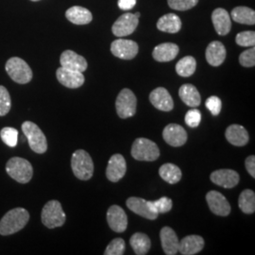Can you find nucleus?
<instances>
[{"label": "nucleus", "instance_id": "obj_7", "mask_svg": "<svg viewBox=\"0 0 255 255\" xmlns=\"http://www.w3.org/2000/svg\"><path fill=\"white\" fill-rule=\"evenodd\" d=\"M131 155L137 161L153 162L159 158L160 149L153 141L141 137L133 142Z\"/></svg>", "mask_w": 255, "mask_h": 255}, {"label": "nucleus", "instance_id": "obj_32", "mask_svg": "<svg viewBox=\"0 0 255 255\" xmlns=\"http://www.w3.org/2000/svg\"><path fill=\"white\" fill-rule=\"evenodd\" d=\"M197 68L196 59L192 56H186L181 59L176 64V72L179 76L187 78L195 73Z\"/></svg>", "mask_w": 255, "mask_h": 255}, {"label": "nucleus", "instance_id": "obj_35", "mask_svg": "<svg viewBox=\"0 0 255 255\" xmlns=\"http://www.w3.org/2000/svg\"><path fill=\"white\" fill-rule=\"evenodd\" d=\"M0 137L2 141L10 147H14L17 145L18 130L14 128L5 127L0 130Z\"/></svg>", "mask_w": 255, "mask_h": 255}, {"label": "nucleus", "instance_id": "obj_44", "mask_svg": "<svg viewBox=\"0 0 255 255\" xmlns=\"http://www.w3.org/2000/svg\"><path fill=\"white\" fill-rule=\"evenodd\" d=\"M119 9L123 10H128L133 9V7L136 4V0H119Z\"/></svg>", "mask_w": 255, "mask_h": 255}, {"label": "nucleus", "instance_id": "obj_22", "mask_svg": "<svg viewBox=\"0 0 255 255\" xmlns=\"http://www.w3.org/2000/svg\"><path fill=\"white\" fill-rule=\"evenodd\" d=\"M212 21H213L214 27L216 28V31L219 35L224 36V35H227L230 32L232 23H231V17L229 15V12L226 9L222 8L215 9L212 13Z\"/></svg>", "mask_w": 255, "mask_h": 255}, {"label": "nucleus", "instance_id": "obj_15", "mask_svg": "<svg viewBox=\"0 0 255 255\" xmlns=\"http://www.w3.org/2000/svg\"><path fill=\"white\" fill-rule=\"evenodd\" d=\"M211 181L223 188H234L239 182V175L233 169H219L210 176Z\"/></svg>", "mask_w": 255, "mask_h": 255}, {"label": "nucleus", "instance_id": "obj_38", "mask_svg": "<svg viewBox=\"0 0 255 255\" xmlns=\"http://www.w3.org/2000/svg\"><path fill=\"white\" fill-rule=\"evenodd\" d=\"M236 42L237 45L240 46H255V32L249 30L243 31L237 34L236 37Z\"/></svg>", "mask_w": 255, "mask_h": 255}, {"label": "nucleus", "instance_id": "obj_9", "mask_svg": "<svg viewBox=\"0 0 255 255\" xmlns=\"http://www.w3.org/2000/svg\"><path fill=\"white\" fill-rule=\"evenodd\" d=\"M140 17V13H124L121 15L113 25L112 30L113 33L117 37H125L130 35L134 32L138 26V19Z\"/></svg>", "mask_w": 255, "mask_h": 255}, {"label": "nucleus", "instance_id": "obj_18", "mask_svg": "<svg viewBox=\"0 0 255 255\" xmlns=\"http://www.w3.org/2000/svg\"><path fill=\"white\" fill-rule=\"evenodd\" d=\"M149 101L156 109L170 112L174 108V101L168 91L164 87H158L150 93Z\"/></svg>", "mask_w": 255, "mask_h": 255}, {"label": "nucleus", "instance_id": "obj_4", "mask_svg": "<svg viewBox=\"0 0 255 255\" xmlns=\"http://www.w3.org/2000/svg\"><path fill=\"white\" fill-rule=\"evenodd\" d=\"M6 71L13 82L19 84H27L32 80V70L29 65L21 58L12 57L6 63Z\"/></svg>", "mask_w": 255, "mask_h": 255}, {"label": "nucleus", "instance_id": "obj_25", "mask_svg": "<svg viewBox=\"0 0 255 255\" xmlns=\"http://www.w3.org/2000/svg\"><path fill=\"white\" fill-rule=\"evenodd\" d=\"M225 136L230 144L237 146H245L250 139L246 128L237 124L231 125L227 128Z\"/></svg>", "mask_w": 255, "mask_h": 255}, {"label": "nucleus", "instance_id": "obj_43", "mask_svg": "<svg viewBox=\"0 0 255 255\" xmlns=\"http://www.w3.org/2000/svg\"><path fill=\"white\" fill-rule=\"evenodd\" d=\"M247 170L249 174L255 179V157L254 155L249 156L245 161Z\"/></svg>", "mask_w": 255, "mask_h": 255}, {"label": "nucleus", "instance_id": "obj_42", "mask_svg": "<svg viewBox=\"0 0 255 255\" xmlns=\"http://www.w3.org/2000/svg\"><path fill=\"white\" fill-rule=\"evenodd\" d=\"M205 106L207 109L209 110L213 116H219L221 112L222 102L218 97L212 96L205 101Z\"/></svg>", "mask_w": 255, "mask_h": 255}, {"label": "nucleus", "instance_id": "obj_6", "mask_svg": "<svg viewBox=\"0 0 255 255\" xmlns=\"http://www.w3.org/2000/svg\"><path fill=\"white\" fill-rule=\"evenodd\" d=\"M22 130L27 137L30 148L38 154H43L47 150L46 135L42 129L31 121H25L22 124Z\"/></svg>", "mask_w": 255, "mask_h": 255}, {"label": "nucleus", "instance_id": "obj_31", "mask_svg": "<svg viewBox=\"0 0 255 255\" xmlns=\"http://www.w3.org/2000/svg\"><path fill=\"white\" fill-rule=\"evenodd\" d=\"M231 16L237 23L245 24V25H255V11L254 9L244 6L237 7L233 9Z\"/></svg>", "mask_w": 255, "mask_h": 255}, {"label": "nucleus", "instance_id": "obj_45", "mask_svg": "<svg viewBox=\"0 0 255 255\" xmlns=\"http://www.w3.org/2000/svg\"><path fill=\"white\" fill-rule=\"evenodd\" d=\"M30 1H34L35 2V1H39V0H30Z\"/></svg>", "mask_w": 255, "mask_h": 255}, {"label": "nucleus", "instance_id": "obj_23", "mask_svg": "<svg viewBox=\"0 0 255 255\" xmlns=\"http://www.w3.org/2000/svg\"><path fill=\"white\" fill-rule=\"evenodd\" d=\"M204 247V239L200 236H187L179 242V253L182 255L199 254Z\"/></svg>", "mask_w": 255, "mask_h": 255}, {"label": "nucleus", "instance_id": "obj_28", "mask_svg": "<svg viewBox=\"0 0 255 255\" xmlns=\"http://www.w3.org/2000/svg\"><path fill=\"white\" fill-rule=\"evenodd\" d=\"M157 27L159 30L164 32L177 33L182 28V21L178 15L174 13H167L158 20Z\"/></svg>", "mask_w": 255, "mask_h": 255}, {"label": "nucleus", "instance_id": "obj_29", "mask_svg": "<svg viewBox=\"0 0 255 255\" xmlns=\"http://www.w3.org/2000/svg\"><path fill=\"white\" fill-rule=\"evenodd\" d=\"M129 244L134 251L135 255H145L148 253L151 247L149 237L143 233H135L129 239Z\"/></svg>", "mask_w": 255, "mask_h": 255}, {"label": "nucleus", "instance_id": "obj_13", "mask_svg": "<svg viewBox=\"0 0 255 255\" xmlns=\"http://www.w3.org/2000/svg\"><path fill=\"white\" fill-rule=\"evenodd\" d=\"M127 164L125 158L121 154L113 155L110 158L106 169V177L110 182H118L126 174Z\"/></svg>", "mask_w": 255, "mask_h": 255}, {"label": "nucleus", "instance_id": "obj_14", "mask_svg": "<svg viewBox=\"0 0 255 255\" xmlns=\"http://www.w3.org/2000/svg\"><path fill=\"white\" fill-rule=\"evenodd\" d=\"M107 221L110 228L116 233H123L128 227V217L119 205H113L107 211Z\"/></svg>", "mask_w": 255, "mask_h": 255}, {"label": "nucleus", "instance_id": "obj_21", "mask_svg": "<svg viewBox=\"0 0 255 255\" xmlns=\"http://www.w3.org/2000/svg\"><path fill=\"white\" fill-rule=\"evenodd\" d=\"M161 243L166 255H175L179 253V239L170 227H164L160 232Z\"/></svg>", "mask_w": 255, "mask_h": 255}, {"label": "nucleus", "instance_id": "obj_39", "mask_svg": "<svg viewBox=\"0 0 255 255\" xmlns=\"http://www.w3.org/2000/svg\"><path fill=\"white\" fill-rule=\"evenodd\" d=\"M199 0H167L168 6L176 10H187L195 7Z\"/></svg>", "mask_w": 255, "mask_h": 255}, {"label": "nucleus", "instance_id": "obj_11", "mask_svg": "<svg viewBox=\"0 0 255 255\" xmlns=\"http://www.w3.org/2000/svg\"><path fill=\"white\" fill-rule=\"evenodd\" d=\"M56 76H57V80L62 85H64L67 88H71V89H76V88L81 87L83 85L84 81H85L84 76L82 72L67 69L63 66H61L60 68L57 69Z\"/></svg>", "mask_w": 255, "mask_h": 255}, {"label": "nucleus", "instance_id": "obj_37", "mask_svg": "<svg viewBox=\"0 0 255 255\" xmlns=\"http://www.w3.org/2000/svg\"><path fill=\"white\" fill-rule=\"evenodd\" d=\"M125 253V241L122 238H116L106 248L105 255H122Z\"/></svg>", "mask_w": 255, "mask_h": 255}, {"label": "nucleus", "instance_id": "obj_1", "mask_svg": "<svg viewBox=\"0 0 255 255\" xmlns=\"http://www.w3.org/2000/svg\"><path fill=\"white\" fill-rule=\"evenodd\" d=\"M29 214L24 208H14L4 215L0 220V235L10 236L21 231L27 224Z\"/></svg>", "mask_w": 255, "mask_h": 255}, {"label": "nucleus", "instance_id": "obj_10", "mask_svg": "<svg viewBox=\"0 0 255 255\" xmlns=\"http://www.w3.org/2000/svg\"><path fill=\"white\" fill-rule=\"evenodd\" d=\"M139 47L136 42L126 39H118L111 45V51L114 56L122 60H131L138 53Z\"/></svg>", "mask_w": 255, "mask_h": 255}, {"label": "nucleus", "instance_id": "obj_33", "mask_svg": "<svg viewBox=\"0 0 255 255\" xmlns=\"http://www.w3.org/2000/svg\"><path fill=\"white\" fill-rule=\"evenodd\" d=\"M238 205L240 210L245 214H254L255 211V194L251 189L242 192L238 199Z\"/></svg>", "mask_w": 255, "mask_h": 255}, {"label": "nucleus", "instance_id": "obj_19", "mask_svg": "<svg viewBox=\"0 0 255 255\" xmlns=\"http://www.w3.org/2000/svg\"><path fill=\"white\" fill-rule=\"evenodd\" d=\"M226 54L227 52L224 45L219 41H214L210 43L209 46H207L205 57L210 65L219 66L224 63L226 59Z\"/></svg>", "mask_w": 255, "mask_h": 255}, {"label": "nucleus", "instance_id": "obj_36", "mask_svg": "<svg viewBox=\"0 0 255 255\" xmlns=\"http://www.w3.org/2000/svg\"><path fill=\"white\" fill-rule=\"evenodd\" d=\"M11 108V99L6 87L0 85V117L8 115Z\"/></svg>", "mask_w": 255, "mask_h": 255}, {"label": "nucleus", "instance_id": "obj_17", "mask_svg": "<svg viewBox=\"0 0 255 255\" xmlns=\"http://www.w3.org/2000/svg\"><path fill=\"white\" fill-rule=\"evenodd\" d=\"M60 63H61V66H63L64 68L79 71L82 73H83L88 67V64L85 58H83L81 55L77 54L72 50L64 51L61 55Z\"/></svg>", "mask_w": 255, "mask_h": 255}, {"label": "nucleus", "instance_id": "obj_20", "mask_svg": "<svg viewBox=\"0 0 255 255\" xmlns=\"http://www.w3.org/2000/svg\"><path fill=\"white\" fill-rule=\"evenodd\" d=\"M128 208L132 211L134 214L139 215L143 218L149 220H154L158 218V214H156L152 210L149 208L147 201H145L144 199L141 198H136V197H130L128 199L127 201Z\"/></svg>", "mask_w": 255, "mask_h": 255}, {"label": "nucleus", "instance_id": "obj_27", "mask_svg": "<svg viewBox=\"0 0 255 255\" xmlns=\"http://www.w3.org/2000/svg\"><path fill=\"white\" fill-rule=\"evenodd\" d=\"M179 96L187 106L191 108H197L200 106L201 98L198 89L192 84H183L179 90Z\"/></svg>", "mask_w": 255, "mask_h": 255}, {"label": "nucleus", "instance_id": "obj_2", "mask_svg": "<svg viewBox=\"0 0 255 255\" xmlns=\"http://www.w3.org/2000/svg\"><path fill=\"white\" fill-rule=\"evenodd\" d=\"M71 167L74 175L82 181L90 180L94 173L91 156L83 149H78L74 152L71 158Z\"/></svg>", "mask_w": 255, "mask_h": 255}, {"label": "nucleus", "instance_id": "obj_5", "mask_svg": "<svg viewBox=\"0 0 255 255\" xmlns=\"http://www.w3.org/2000/svg\"><path fill=\"white\" fill-rule=\"evenodd\" d=\"M41 219L46 228L54 229L61 227L65 223L66 216L64 214L61 202L49 201L42 210Z\"/></svg>", "mask_w": 255, "mask_h": 255}, {"label": "nucleus", "instance_id": "obj_40", "mask_svg": "<svg viewBox=\"0 0 255 255\" xmlns=\"http://www.w3.org/2000/svg\"><path fill=\"white\" fill-rule=\"evenodd\" d=\"M239 63L244 67H254L255 65V48L253 46L252 48L245 50L239 56Z\"/></svg>", "mask_w": 255, "mask_h": 255}, {"label": "nucleus", "instance_id": "obj_26", "mask_svg": "<svg viewBox=\"0 0 255 255\" xmlns=\"http://www.w3.org/2000/svg\"><path fill=\"white\" fill-rule=\"evenodd\" d=\"M65 17L75 25L89 24L93 19L91 11L81 6H73L66 10Z\"/></svg>", "mask_w": 255, "mask_h": 255}, {"label": "nucleus", "instance_id": "obj_16", "mask_svg": "<svg viewBox=\"0 0 255 255\" xmlns=\"http://www.w3.org/2000/svg\"><path fill=\"white\" fill-rule=\"evenodd\" d=\"M164 140L171 146H183L187 141V133L185 129L178 124H169L164 128L163 131Z\"/></svg>", "mask_w": 255, "mask_h": 255}, {"label": "nucleus", "instance_id": "obj_30", "mask_svg": "<svg viewBox=\"0 0 255 255\" xmlns=\"http://www.w3.org/2000/svg\"><path fill=\"white\" fill-rule=\"evenodd\" d=\"M159 175L164 182L175 184L182 179V171L179 166L173 164H164L159 169Z\"/></svg>", "mask_w": 255, "mask_h": 255}, {"label": "nucleus", "instance_id": "obj_12", "mask_svg": "<svg viewBox=\"0 0 255 255\" xmlns=\"http://www.w3.org/2000/svg\"><path fill=\"white\" fill-rule=\"evenodd\" d=\"M206 201L212 213L220 217H227L231 213V205L227 199L218 191H210L206 195Z\"/></svg>", "mask_w": 255, "mask_h": 255}, {"label": "nucleus", "instance_id": "obj_34", "mask_svg": "<svg viewBox=\"0 0 255 255\" xmlns=\"http://www.w3.org/2000/svg\"><path fill=\"white\" fill-rule=\"evenodd\" d=\"M149 208L155 212L156 214H165L172 209L173 203L172 201L166 197H163L158 201H147Z\"/></svg>", "mask_w": 255, "mask_h": 255}, {"label": "nucleus", "instance_id": "obj_41", "mask_svg": "<svg viewBox=\"0 0 255 255\" xmlns=\"http://www.w3.org/2000/svg\"><path fill=\"white\" fill-rule=\"evenodd\" d=\"M185 123L190 128L199 127L201 120V113L198 109L189 110L185 115Z\"/></svg>", "mask_w": 255, "mask_h": 255}, {"label": "nucleus", "instance_id": "obj_24", "mask_svg": "<svg viewBox=\"0 0 255 255\" xmlns=\"http://www.w3.org/2000/svg\"><path fill=\"white\" fill-rule=\"evenodd\" d=\"M179 53V46L173 43H164L155 46L152 57L155 61L165 63L173 61Z\"/></svg>", "mask_w": 255, "mask_h": 255}, {"label": "nucleus", "instance_id": "obj_8", "mask_svg": "<svg viewBox=\"0 0 255 255\" xmlns=\"http://www.w3.org/2000/svg\"><path fill=\"white\" fill-rule=\"evenodd\" d=\"M137 100L129 89L121 90L116 101V108L120 119L132 118L136 113Z\"/></svg>", "mask_w": 255, "mask_h": 255}, {"label": "nucleus", "instance_id": "obj_3", "mask_svg": "<svg viewBox=\"0 0 255 255\" xmlns=\"http://www.w3.org/2000/svg\"><path fill=\"white\" fill-rule=\"evenodd\" d=\"M6 171L9 177L19 183H27L33 176L31 164L23 158H10L6 164Z\"/></svg>", "mask_w": 255, "mask_h": 255}]
</instances>
